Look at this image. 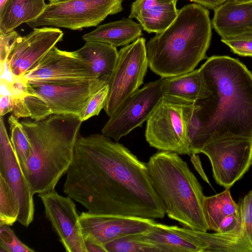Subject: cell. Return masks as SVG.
Returning <instances> with one entry per match:
<instances>
[{
    "label": "cell",
    "mask_w": 252,
    "mask_h": 252,
    "mask_svg": "<svg viewBox=\"0 0 252 252\" xmlns=\"http://www.w3.org/2000/svg\"><path fill=\"white\" fill-rule=\"evenodd\" d=\"M196 155L197 154H192L191 155L190 160L194 165V167L196 168V170L199 172L203 179L206 181V182L209 183L208 179L203 170L200 159L198 156Z\"/></svg>",
    "instance_id": "40"
},
{
    "label": "cell",
    "mask_w": 252,
    "mask_h": 252,
    "mask_svg": "<svg viewBox=\"0 0 252 252\" xmlns=\"http://www.w3.org/2000/svg\"><path fill=\"white\" fill-rule=\"evenodd\" d=\"M200 153L209 158L216 183L229 189L252 165V139L234 135L213 140Z\"/></svg>",
    "instance_id": "9"
},
{
    "label": "cell",
    "mask_w": 252,
    "mask_h": 252,
    "mask_svg": "<svg viewBox=\"0 0 252 252\" xmlns=\"http://www.w3.org/2000/svg\"><path fill=\"white\" fill-rule=\"evenodd\" d=\"M212 28L207 8L195 3L183 6L170 25L146 44L150 69L161 78L193 70L206 58Z\"/></svg>",
    "instance_id": "4"
},
{
    "label": "cell",
    "mask_w": 252,
    "mask_h": 252,
    "mask_svg": "<svg viewBox=\"0 0 252 252\" xmlns=\"http://www.w3.org/2000/svg\"><path fill=\"white\" fill-rule=\"evenodd\" d=\"M0 176L8 183L18 203L17 221L28 227L34 217L33 194L17 159L3 117L0 118Z\"/></svg>",
    "instance_id": "15"
},
{
    "label": "cell",
    "mask_w": 252,
    "mask_h": 252,
    "mask_svg": "<svg viewBox=\"0 0 252 252\" xmlns=\"http://www.w3.org/2000/svg\"><path fill=\"white\" fill-rule=\"evenodd\" d=\"M108 93V86L106 85L91 95L78 116L82 122L98 115L104 107Z\"/></svg>",
    "instance_id": "31"
},
{
    "label": "cell",
    "mask_w": 252,
    "mask_h": 252,
    "mask_svg": "<svg viewBox=\"0 0 252 252\" xmlns=\"http://www.w3.org/2000/svg\"><path fill=\"white\" fill-rule=\"evenodd\" d=\"M146 44L140 37L118 51L103 107L109 117L143 84L149 66Z\"/></svg>",
    "instance_id": "8"
},
{
    "label": "cell",
    "mask_w": 252,
    "mask_h": 252,
    "mask_svg": "<svg viewBox=\"0 0 252 252\" xmlns=\"http://www.w3.org/2000/svg\"><path fill=\"white\" fill-rule=\"evenodd\" d=\"M243 233L252 246V189L239 202Z\"/></svg>",
    "instance_id": "33"
},
{
    "label": "cell",
    "mask_w": 252,
    "mask_h": 252,
    "mask_svg": "<svg viewBox=\"0 0 252 252\" xmlns=\"http://www.w3.org/2000/svg\"><path fill=\"white\" fill-rule=\"evenodd\" d=\"M140 24L130 18L121 20L99 26L93 31L84 34V40L106 43L115 47L126 46L142 35Z\"/></svg>",
    "instance_id": "22"
},
{
    "label": "cell",
    "mask_w": 252,
    "mask_h": 252,
    "mask_svg": "<svg viewBox=\"0 0 252 252\" xmlns=\"http://www.w3.org/2000/svg\"><path fill=\"white\" fill-rule=\"evenodd\" d=\"M142 233L126 235L106 244V252H159L142 237Z\"/></svg>",
    "instance_id": "28"
},
{
    "label": "cell",
    "mask_w": 252,
    "mask_h": 252,
    "mask_svg": "<svg viewBox=\"0 0 252 252\" xmlns=\"http://www.w3.org/2000/svg\"><path fill=\"white\" fill-rule=\"evenodd\" d=\"M164 78L146 84L127 98L109 117L101 132L118 142L147 121L163 96Z\"/></svg>",
    "instance_id": "10"
},
{
    "label": "cell",
    "mask_w": 252,
    "mask_h": 252,
    "mask_svg": "<svg viewBox=\"0 0 252 252\" xmlns=\"http://www.w3.org/2000/svg\"><path fill=\"white\" fill-rule=\"evenodd\" d=\"M24 94L9 95L11 100L12 115L17 119L31 118L30 113L24 100Z\"/></svg>",
    "instance_id": "35"
},
{
    "label": "cell",
    "mask_w": 252,
    "mask_h": 252,
    "mask_svg": "<svg viewBox=\"0 0 252 252\" xmlns=\"http://www.w3.org/2000/svg\"><path fill=\"white\" fill-rule=\"evenodd\" d=\"M23 244L9 226H0V252H34Z\"/></svg>",
    "instance_id": "32"
},
{
    "label": "cell",
    "mask_w": 252,
    "mask_h": 252,
    "mask_svg": "<svg viewBox=\"0 0 252 252\" xmlns=\"http://www.w3.org/2000/svg\"><path fill=\"white\" fill-rule=\"evenodd\" d=\"M23 78L26 80L40 81L97 79L88 63L73 51H63L56 46Z\"/></svg>",
    "instance_id": "16"
},
{
    "label": "cell",
    "mask_w": 252,
    "mask_h": 252,
    "mask_svg": "<svg viewBox=\"0 0 252 252\" xmlns=\"http://www.w3.org/2000/svg\"><path fill=\"white\" fill-rule=\"evenodd\" d=\"M203 212L208 229L217 232L221 221L239 210L238 203L233 199L229 189L211 196H205Z\"/></svg>",
    "instance_id": "25"
},
{
    "label": "cell",
    "mask_w": 252,
    "mask_h": 252,
    "mask_svg": "<svg viewBox=\"0 0 252 252\" xmlns=\"http://www.w3.org/2000/svg\"><path fill=\"white\" fill-rule=\"evenodd\" d=\"M87 252H106L104 246L90 240H84Z\"/></svg>",
    "instance_id": "39"
},
{
    "label": "cell",
    "mask_w": 252,
    "mask_h": 252,
    "mask_svg": "<svg viewBox=\"0 0 252 252\" xmlns=\"http://www.w3.org/2000/svg\"><path fill=\"white\" fill-rule=\"evenodd\" d=\"M233 53L240 56L252 58V29L232 35L221 37Z\"/></svg>",
    "instance_id": "29"
},
{
    "label": "cell",
    "mask_w": 252,
    "mask_h": 252,
    "mask_svg": "<svg viewBox=\"0 0 252 252\" xmlns=\"http://www.w3.org/2000/svg\"><path fill=\"white\" fill-rule=\"evenodd\" d=\"M147 166L168 217L185 227L207 232L202 187L179 154L160 151L150 157Z\"/></svg>",
    "instance_id": "5"
},
{
    "label": "cell",
    "mask_w": 252,
    "mask_h": 252,
    "mask_svg": "<svg viewBox=\"0 0 252 252\" xmlns=\"http://www.w3.org/2000/svg\"><path fill=\"white\" fill-rule=\"evenodd\" d=\"M142 238L154 245L159 252H203L200 247L176 228L157 222L147 231Z\"/></svg>",
    "instance_id": "23"
},
{
    "label": "cell",
    "mask_w": 252,
    "mask_h": 252,
    "mask_svg": "<svg viewBox=\"0 0 252 252\" xmlns=\"http://www.w3.org/2000/svg\"><path fill=\"white\" fill-rule=\"evenodd\" d=\"M27 87V91L23 95V98L30 113L31 118L38 121L52 115L51 111L45 101L34 93L30 88L28 84Z\"/></svg>",
    "instance_id": "30"
},
{
    "label": "cell",
    "mask_w": 252,
    "mask_h": 252,
    "mask_svg": "<svg viewBox=\"0 0 252 252\" xmlns=\"http://www.w3.org/2000/svg\"><path fill=\"white\" fill-rule=\"evenodd\" d=\"M20 36L16 31L0 32V62L5 63L17 39Z\"/></svg>",
    "instance_id": "34"
},
{
    "label": "cell",
    "mask_w": 252,
    "mask_h": 252,
    "mask_svg": "<svg viewBox=\"0 0 252 252\" xmlns=\"http://www.w3.org/2000/svg\"><path fill=\"white\" fill-rule=\"evenodd\" d=\"M211 94L194 102L200 129L194 154L208 141L252 139V73L238 59L213 56L200 67Z\"/></svg>",
    "instance_id": "2"
},
{
    "label": "cell",
    "mask_w": 252,
    "mask_h": 252,
    "mask_svg": "<svg viewBox=\"0 0 252 252\" xmlns=\"http://www.w3.org/2000/svg\"><path fill=\"white\" fill-rule=\"evenodd\" d=\"M51 3H60L64 2L66 1H68L69 0H48Z\"/></svg>",
    "instance_id": "42"
},
{
    "label": "cell",
    "mask_w": 252,
    "mask_h": 252,
    "mask_svg": "<svg viewBox=\"0 0 252 252\" xmlns=\"http://www.w3.org/2000/svg\"><path fill=\"white\" fill-rule=\"evenodd\" d=\"M214 11L227 0H189Z\"/></svg>",
    "instance_id": "38"
},
{
    "label": "cell",
    "mask_w": 252,
    "mask_h": 252,
    "mask_svg": "<svg viewBox=\"0 0 252 252\" xmlns=\"http://www.w3.org/2000/svg\"><path fill=\"white\" fill-rule=\"evenodd\" d=\"M212 25L221 37L252 29V2L236 3L226 0L214 10Z\"/></svg>",
    "instance_id": "19"
},
{
    "label": "cell",
    "mask_w": 252,
    "mask_h": 252,
    "mask_svg": "<svg viewBox=\"0 0 252 252\" xmlns=\"http://www.w3.org/2000/svg\"><path fill=\"white\" fill-rule=\"evenodd\" d=\"M186 101L163 95L147 121L145 135L150 146L191 156L184 113Z\"/></svg>",
    "instance_id": "6"
},
{
    "label": "cell",
    "mask_w": 252,
    "mask_h": 252,
    "mask_svg": "<svg viewBox=\"0 0 252 252\" xmlns=\"http://www.w3.org/2000/svg\"><path fill=\"white\" fill-rule=\"evenodd\" d=\"M236 3H244L252 2V0H232Z\"/></svg>",
    "instance_id": "41"
},
{
    "label": "cell",
    "mask_w": 252,
    "mask_h": 252,
    "mask_svg": "<svg viewBox=\"0 0 252 252\" xmlns=\"http://www.w3.org/2000/svg\"><path fill=\"white\" fill-rule=\"evenodd\" d=\"M63 36L58 28H33L26 35L18 38L5 63L0 64V69H8L15 78L23 77L63 40Z\"/></svg>",
    "instance_id": "12"
},
{
    "label": "cell",
    "mask_w": 252,
    "mask_h": 252,
    "mask_svg": "<svg viewBox=\"0 0 252 252\" xmlns=\"http://www.w3.org/2000/svg\"><path fill=\"white\" fill-rule=\"evenodd\" d=\"M19 206L8 183L0 176V226H12L18 220Z\"/></svg>",
    "instance_id": "27"
},
{
    "label": "cell",
    "mask_w": 252,
    "mask_h": 252,
    "mask_svg": "<svg viewBox=\"0 0 252 252\" xmlns=\"http://www.w3.org/2000/svg\"><path fill=\"white\" fill-rule=\"evenodd\" d=\"M63 191L90 213L163 219L147 163L101 134L78 138Z\"/></svg>",
    "instance_id": "1"
},
{
    "label": "cell",
    "mask_w": 252,
    "mask_h": 252,
    "mask_svg": "<svg viewBox=\"0 0 252 252\" xmlns=\"http://www.w3.org/2000/svg\"><path fill=\"white\" fill-rule=\"evenodd\" d=\"M44 205L46 218L67 252H87L73 200L55 190L38 194Z\"/></svg>",
    "instance_id": "13"
},
{
    "label": "cell",
    "mask_w": 252,
    "mask_h": 252,
    "mask_svg": "<svg viewBox=\"0 0 252 252\" xmlns=\"http://www.w3.org/2000/svg\"><path fill=\"white\" fill-rule=\"evenodd\" d=\"M9 112H12V104L10 95L0 94V116L3 117Z\"/></svg>",
    "instance_id": "37"
},
{
    "label": "cell",
    "mask_w": 252,
    "mask_h": 252,
    "mask_svg": "<svg viewBox=\"0 0 252 252\" xmlns=\"http://www.w3.org/2000/svg\"><path fill=\"white\" fill-rule=\"evenodd\" d=\"M241 227L240 212L239 210L227 216L220 223L217 232H227Z\"/></svg>",
    "instance_id": "36"
},
{
    "label": "cell",
    "mask_w": 252,
    "mask_h": 252,
    "mask_svg": "<svg viewBox=\"0 0 252 252\" xmlns=\"http://www.w3.org/2000/svg\"><path fill=\"white\" fill-rule=\"evenodd\" d=\"M44 0H7L0 10V32L6 33L36 18L44 10Z\"/></svg>",
    "instance_id": "24"
},
{
    "label": "cell",
    "mask_w": 252,
    "mask_h": 252,
    "mask_svg": "<svg viewBox=\"0 0 252 252\" xmlns=\"http://www.w3.org/2000/svg\"><path fill=\"white\" fill-rule=\"evenodd\" d=\"M178 0H136L128 18H135L148 33H159L167 29L177 16Z\"/></svg>",
    "instance_id": "17"
},
{
    "label": "cell",
    "mask_w": 252,
    "mask_h": 252,
    "mask_svg": "<svg viewBox=\"0 0 252 252\" xmlns=\"http://www.w3.org/2000/svg\"><path fill=\"white\" fill-rule=\"evenodd\" d=\"M163 95L194 103L211 94L200 68L179 76L164 78Z\"/></svg>",
    "instance_id": "21"
},
{
    "label": "cell",
    "mask_w": 252,
    "mask_h": 252,
    "mask_svg": "<svg viewBox=\"0 0 252 252\" xmlns=\"http://www.w3.org/2000/svg\"><path fill=\"white\" fill-rule=\"evenodd\" d=\"M177 227L200 247L203 252H252V246L244 236L242 226L227 232L213 233L185 227Z\"/></svg>",
    "instance_id": "18"
},
{
    "label": "cell",
    "mask_w": 252,
    "mask_h": 252,
    "mask_svg": "<svg viewBox=\"0 0 252 252\" xmlns=\"http://www.w3.org/2000/svg\"><path fill=\"white\" fill-rule=\"evenodd\" d=\"M81 229L84 240L104 246L118 238L143 233L156 222L154 219L139 217L81 213Z\"/></svg>",
    "instance_id": "14"
},
{
    "label": "cell",
    "mask_w": 252,
    "mask_h": 252,
    "mask_svg": "<svg viewBox=\"0 0 252 252\" xmlns=\"http://www.w3.org/2000/svg\"><path fill=\"white\" fill-rule=\"evenodd\" d=\"M73 52L88 63L97 79L108 85L118 58L116 47L101 42L87 41L82 47Z\"/></svg>",
    "instance_id": "20"
},
{
    "label": "cell",
    "mask_w": 252,
    "mask_h": 252,
    "mask_svg": "<svg viewBox=\"0 0 252 252\" xmlns=\"http://www.w3.org/2000/svg\"><path fill=\"white\" fill-rule=\"evenodd\" d=\"M21 123L31 145L22 171L32 192L34 195L54 191L72 162L82 122L77 115L52 114Z\"/></svg>",
    "instance_id": "3"
},
{
    "label": "cell",
    "mask_w": 252,
    "mask_h": 252,
    "mask_svg": "<svg viewBox=\"0 0 252 252\" xmlns=\"http://www.w3.org/2000/svg\"><path fill=\"white\" fill-rule=\"evenodd\" d=\"M46 102L52 114L79 116L91 95L107 85L101 80H26Z\"/></svg>",
    "instance_id": "11"
},
{
    "label": "cell",
    "mask_w": 252,
    "mask_h": 252,
    "mask_svg": "<svg viewBox=\"0 0 252 252\" xmlns=\"http://www.w3.org/2000/svg\"><path fill=\"white\" fill-rule=\"evenodd\" d=\"M123 0H69L47 4L42 13L26 24L32 28L40 26L81 30L95 27L108 15L123 11Z\"/></svg>",
    "instance_id": "7"
},
{
    "label": "cell",
    "mask_w": 252,
    "mask_h": 252,
    "mask_svg": "<svg viewBox=\"0 0 252 252\" xmlns=\"http://www.w3.org/2000/svg\"><path fill=\"white\" fill-rule=\"evenodd\" d=\"M6 1L7 0H0V10L3 7Z\"/></svg>",
    "instance_id": "43"
},
{
    "label": "cell",
    "mask_w": 252,
    "mask_h": 252,
    "mask_svg": "<svg viewBox=\"0 0 252 252\" xmlns=\"http://www.w3.org/2000/svg\"><path fill=\"white\" fill-rule=\"evenodd\" d=\"M10 140L22 170L31 154V145L28 136L18 119L13 115L8 118Z\"/></svg>",
    "instance_id": "26"
}]
</instances>
